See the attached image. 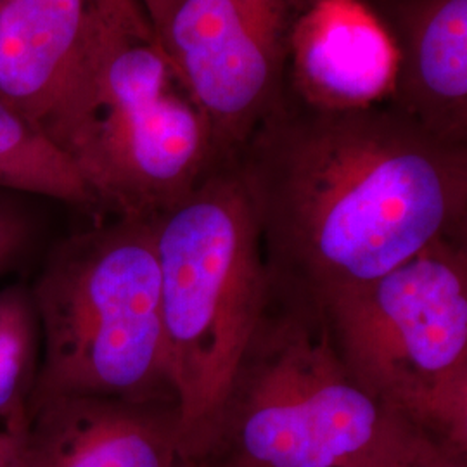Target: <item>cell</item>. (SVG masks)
I'll return each mask as SVG.
<instances>
[{
  "label": "cell",
  "mask_w": 467,
  "mask_h": 467,
  "mask_svg": "<svg viewBox=\"0 0 467 467\" xmlns=\"http://www.w3.org/2000/svg\"><path fill=\"white\" fill-rule=\"evenodd\" d=\"M233 163L270 275L314 296L467 237V144L434 137L389 102L320 111L283 90Z\"/></svg>",
  "instance_id": "1"
},
{
  "label": "cell",
  "mask_w": 467,
  "mask_h": 467,
  "mask_svg": "<svg viewBox=\"0 0 467 467\" xmlns=\"http://www.w3.org/2000/svg\"><path fill=\"white\" fill-rule=\"evenodd\" d=\"M42 132L115 217L152 220L225 163L139 0H92L82 56Z\"/></svg>",
  "instance_id": "2"
},
{
  "label": "cell",
  "mask_w": 467,
  "mask_h": 467,
  "mask_svg": "<svg viewBox=\"0 0 467 467\" xmlns=\"http://www.w3.org/2000/svg\"><path fill=\"white\" fill-rule=\"evenodd\" d=\"M420 434L353 381L317 298L270 275L200 457L256 467H389Z\"/></svg>",
  "instance_id": "3"
},
{
  "label": "cell",
  "mask_w": 467,
  "mask_h": 467,
  "mask_svg": "<svg viewBox=\"0 0 467 467\" xmlns=\"http://www.w3.org/2000/svg\"><path fill=\"white\" fill-rule=\"evenodd\" d=\"M30 291L40 329L30 414L57 397L179 403L150 220L117 217L63 239Z\"/></svg>",
  "instance_id": "4"
},
{
  "label": "cell",
  "mask_w": 467,
  "mask_h": 467,
  "mask_svg": "<svg viewBox=\"0 0 467 467\" xmlns=\"http://www.w3.org/2000/svg\"><path fill=\"white\" fill-rule=\"evenodd\" d=\"M161 316L181 412V453L206 451L237 362L264 310L270 270L233 161L150 220Z\"/></svg>",
  "instance_id": "5"
},
{
  "label": "cell",
  "mask_w": 467,
  "mask_h": 467,
  "mask_svg": "<svg viewBox=\"0 0 467 467\" xmlns=\"http://www.w3.org/2000/svg\"><path fill=\"white\" fill-rule=\"evenodd\" d=\"M316 298L353 381L419 431L467 451V237Z\"/></svg>",
  "instance_id": "6"
},
{
  "label": "cell",
  "mask_w": 467,
  "mask_h": 467,
  "mask_svg": "<svg viewBox=\"0 0 467 467\" xmlns=\"http://www.w3.org/2000/svg\"><path fill=\"white\" fill-rule=\"evenodd\" d=\"M289 0H175L154 35L233 161L279 102Z\"/></svg>",
  "instance_id": "7"
},
{
  "label": "cell",
  "mask_w": 467,
  "mask_h": 467,
  "mask_svg": "<svg viewBox=\"0 0 467 467\" xmlns=\"http://www.w3.org/2000/svg\"><path fill=\"white\" fill-rule=\"evenodd\" d=\"M395 42L368 0H316L289 26L284 92L320 111H358L391 100Z\"/></svg>",
  "instance_id": "8"
},
{
  "label": "cell",
  "mask_w": 467,
  "mask_h": 467,
  "mask_svg": "<svg viewBox=\"0 0 467 467\" xmlns=\"http://www.w3.org/2000/svg\"><path fill=\"white\" fill-rule=\"evenodd\" d=\"M179 403L57 397L30 414L21 467H184Z\"/></svg>",
  "instance_id": "9"
},
{
  "label": "cell",
  "mask_w": 467,
  "mask_h": 467,
  "mask_svg": "<svg viewBox=\"0 0 467 467\" xmlns=\"http://www.w3.org/2000/svg\"><path fill=\"white\" fill-rule=\"evenodd\" d=\"M397 49L389 104L424 130L467 144V0H368Z\"/></svg>",
  "instance_id": "10"
},
{
  "label": "cell",
  "mask_w": 467,
  "mask_h": 467,
  "mask_svg": "<svg viewBox=\"0 0 467 467\" xmlns=\"http://www.w3.org/2000/svg\"><path fill=\"white\" fill-rule=\"evenodd\" d=\"M92 0L0 2V99L42 130L78 65Z\"/></svg>",
  "instance_id": "11"
},
{
  "label": "cell",
  "mask_w": 467,
  "mask_h": 467,
  "mask_svg": "<svg viewBox=\"0 0 467 467\" xmlns=\"http://www.w3.org/2000/svg\"><path fill=\"white\" fill-rule=\"evenodd\" d=\"M0 191L98 210L77 168L47 135L0 99Z\"/></svg>",
  "instance_id": "12"
},
{
  "label": "cell",
  "mask_w": 467,
  "mask_h": 467,
  "mask_svg": "<svg viewBox=\"0 0 467 467\" xmlns=\"http://www.w3.org/2000/svg\"><path fill=\"white\" fill-rule=\"evenodd\" d=\"M40 360V329L30 287L0 289V420L4 431L23 438L30 424V399Z\"/></svg>",
  "instance_id": "13"
},
{
  "label": "cell",
  "mask_w": 467,
  "mask_h": 467,
  "mask_svg": "<svg viewBox=\"0 0 467 467\" xmlns=\"http://www.w3.org/2000/svg\"><path fill=\"white\" fill-rule=\"evenodd\" d=\"M32 222L11 201L0 198V275L7 272L28 250Z\"/></svg>",
  "instance_id": "14"
},
{
  "label": "cell",
  "mask_w": 467,
  "mask_h": 467,
  "mask_svg": "<svg viewBox=\"0 0 467 467\" xmlns=\"http://www.w3.org/2000/svg\"><path fill=\"white\" fill-rule=\"evenodd\" d=\"M389 467H467V451L420 434L410 449Z\"/></svg>",
  "instance_id": "15"
},
{
  "label": "cell",
  "mask_w": 467,
  "mask_h": 467,
  "mask_svg": "<svg viewBox=\"0 0 467 467\" xmlns=\"http://www.w3.org/2000/svg\"><path fill=\"white\" fill-rule=\"evenodd\" d=\"M139 2H140L142 9H144L146 16L150 19L152 30H156L161 25V21L167 16V13L170 11V7L173 5L175 0H139Z\"/></svg>",
  "instance_id": "16"
},
{
  "label": "cell",
  "mask_w": 467,
  "mask_h": 467,
  "mask_svg": "<svg viewBox=\"0 0 467 467\" xmlns=\"http://www.w3.org/2000/svg\"><path fill=\"white\" fill-rule=\"evenodd\" d=\"M25 438V436H23ZM23 438H17L13 434L5 433V431H0V466L11 457L15 455L21 443H23Z\"/></svg>",
  "instance_id": "17"
},
{
  "label": "cell",
  "mask_w": 467,
  "mask_h": 467,
  "mask_svg": "<svg viewBox=\"0 0 467 467\" xmlns=\"http://www.w3.org/2000/svg\"><path fill=\"white\" fill-rule=\"evenodd\" d=\"M185 461H187V467H256L233 462V461H223L217 457H200V459H185Z\"/></svg>",
  "instance_id": "18"
},
{
  "label": "cell",
  "mask_w": 467,
  "mask_h": 467,
  "mask_svg": "<svg viewBox=\"0 0 467 467\" xmlns=\"http://www.w3.org/2000/svg\"><path fill=\"white\" fill-rule=\"evenodd\" d=\"M21 447H23V443H21ZM21 447L15 455H11L0 467H21Z\"/></svg>",
  "instance_id": "19"
},
{
  "label": "cell",
  "mask_w": 467,
  "mask_h": 467,
  "mask_svg": "<svg viewBox=\"0 0 467 467\" xmlns=\"http://www.w3.org/2000/svg\"><path fill=\"white\" fill-rule=\"evenodd\" d=\"M289 2H291L293 9H295V13H296V11H300L301 7H305V5H308V4H312V2H316V0H289Z\"/></svg>",
  "instance_id": "20"
},
{
  "label": "cell",
  "mask_w": 467,
  "mask_h": 467,
  "mask_svg": "<svg viewBox=\"0 0 467 467\" xmlns=\"http://www.w3.org/2000/svg\"><path fill=\"white\" fill-rule=\"evenodd\" d=\"M184 467H187V461H185V464H184Z\"/></svg>",
  "instance_id": "21"
},
{
  "label": "cell",
  "mask_w": 467,
  "mask_h": 467,
  "mask_svg": "<svg viewBox=\"0 0 467 467\" xmlns=\"http://www.w3.org/2000/svg\"><path fill=\"white\" fill-rule=\"evenodd\" d=\"M0 2H2V0H0Z\"/></svg>",
  "instance_id": "22"
}]
</instances>
